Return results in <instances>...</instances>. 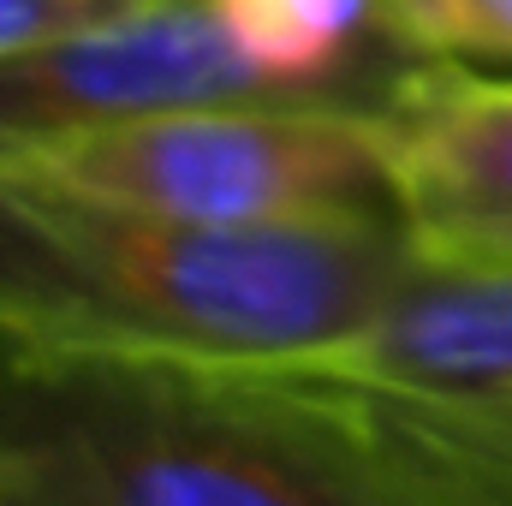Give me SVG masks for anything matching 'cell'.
<instances>
[{
	"label": "cell",
	"mask_w": 512,
	"mask_h": 506,
	"mask_svg": "<svg viewBox=\"0 0 512 506\" xmlns=\"http://www.w3.org/2000/svg\"><path fill=\"white\" fill-rule=\"evenodd\" d=\"M411 268L405 227H221L0 167V346L316 370Z\"/></svg>",
	"instance_id": "cell-1"
},
{
	"label": "cell",
	"mask_w": 512,
	"mask_h": 506,
	"mask_svg": "<svg viewBox=\"0 0 512 506\" xmlns=\"http://www.w3.org/2000/svg\"><path fill=\"white\" fill-rule=\"evenodd\" d=\"M0 506H477L328 370L0 346Z\"/></svg>",
	"instance_id": "cell-2"
},
{
	"label": "cell",
	"mask_w": 512,
	"mask_h": 506,
	"mask_svg": "<svg viewBox=\"0 0 512 506\" xmlns=\"http://www.w3.org/2000/svg\"><path fill=\"white\" fill-rule=\"evenodd\" d=\"M0 167L221 227H405L393 114L346 102H203Z\"/></svg>",
	"instance_id": "cell-3"
},
{
	"label": "cell",
	"mask_w": 512,
	"mask_h": 506,
	"mask_svg": "<svg viewBox=\"0 0 512 506\" xmlns=\"http://www.w3.org/2000/svg\"><path fill=\"white\" fill-rule=\"evenodd\" d=\"M477 506H512V268L417 256L370 334L316 364Z\"/></svg>",
	"instance_id": "cell-4"
},
{
	"label": "cell",
	"mask_w": 512,
	"mask_h": 506,
	"mask_svg": "<svg viewBox=\"0 0 512 506\" xmlns=\"http://www.w3.org/2000/svg\"><path fill=\"white\" fill-rule=\"evenodd\" d=\"M203 102L298 96L245 54L215 0H131L108 18L0 54V161Z\"/></svg>",
	"instance_id": "cell-5"
},
{
	"label": "cell",
	"mask_w": 512,
	"mask_h": 506,
	"mask_svg": "<svg viewBox=\"0 0 512 506\" xmlns=\"http://www.w3.org/2000/svg\"><path fill=\"white\" fill-rule=\"evenodd\" d=\"M393 155L417 256L512 268V72L435 60L393 102Z\"/></svg>",
	"instance_id": "cell-6"
},
{
	"label": "cell",
	"mask_w": 512,
	"mask_h": 506,
	"mask_svg": "<svg viewBox=\"0 0 512 506\" xmlns=\"http://www.w3.org/2000/svg\"><path fill=\"white\" fill-rule=\"evenodd\" d=\"M387 18L429 60L512 72V0H387Z\"/></svg>",
	"instance_id": "cell-7"
},
{
	"label": "cell",
	"mask_w": 512,
	"mask_h": 506,
	"mask_svg": "<svg viewBox=\"0 0 512 506\" xmlns=\"http://www.w3.org/2000/svg\"><path fill=\"white\" fill-rule=\"evenodd\" d=\"M131 0H0V54L12 48H30V42H48L60 30H78L90 18H108Z\"/></svg>",
	"instance_id": "cell-8"
}]
</instances>
